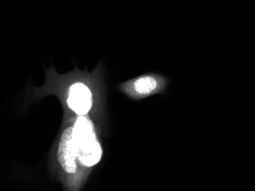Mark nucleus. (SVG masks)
<instances>
[{"label": "nucleus", "mask_w": 255, "mask_h": 191, "mask_svg": "<svg viewBox=\"0 0 255 191\" xmlns=\"http://www.w3.org/2000/svg\"><path fill=\"white\" fill-rule=\"evenodd\" d=\"M92 98L91 91L84 82L77 81L69 87L67 104L77 115L81 116L90 111L93 104Z\"/></svg>", "instance_id": "4"}, {"label": "nucleus", "mask_w": 255, "mask_h": 191, "mask_svg": "<svg viewBox=\"0 0 255 191\" xmlns=\"http://www.w3.org/2000/svg\"><path fill=\"white\" fill-rule=\"evenodd\" d=\"M77 158L74 142V128L68 127L63 132L57 149V159L64 172L74 174L77 172Z\"/></svg>", "instance_id": "3"}, {"label": "nucleus", "mask_w": 255, "mask_h": 191, "mask_svg": "<svg viewBox=\"0 0 255 191\" xmlns=\"http://www.w3.org/2000/svg\"><path fill=\"white\" fill-rule=\"evenodd\" d=\"M167 84L165 77L157 73H145L125 82L122 88L131 98H143L161 92Z\"/></svg>", "instance_id": "2"}, {"label": "nucleus", "mask_w": 255, "mask_h": 191, "mask_svg": "<svg viewBox=\"0 0 255 191\" xmlns=\"http://www.w3.org/2000/svg\"><path fill=\"white\" fill-rule=\"evenodd\" d=\"M74 149L79 160L87 166H93L100 162L102 149L96 137L91 122L81 115L74 127Z\"/></svg>", "instance_id": "1"}]
</instances>
